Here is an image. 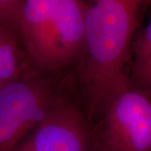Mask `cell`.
<instances>
[{
    "mask_svg": "<svg viewBox=\"0 0 151 151\" xmlns=\"http://www.w3.org/2000/svg\"><path fill=\"white\" fill-rule=\"evenodd\" d=\"M55 102L45 85L23 76L0 88V151H14Z\"/></svg>",
    "mask_w": 151,
    "mask_h": 151,
    "instance_id": "obj_3",
    "label": "cell"
},
{
    "mask_svg": "<svg viewBox=\"0 0 151 151\" xmlns=\"http://www.w3.org/2000/svg\"><path fill=\"white\" fill-rule=\"evenodd\" d=\"M94 151H151V99L145 92L129 88L105 112Z\"/></svg>",
    "mask_w": 151,
    "mask_h": 151,
    "instance_id": "obj_2",
    "label": "cell"
},
{
    "mask_svg": "<svg viewBox=\"0 0 151 151\" xmlns=\"http://www.w3.org/2000/svg\"><path fill=\"white\" fill-rule=\"evenodd\" d=\"M133 74L142 91H151V20L137 44Z\"/></svg>",
    "mask_w": 151,
    "mask_h": 151,
    "instance_id": "obj_8",
    "label": "cell"
},
{
    "mask_svg": "<svg viewBox=\"0 0 151 151\" xmlns=\"http://www.w3.org/2000/svg\"><path fill=\"white\" fill-rule=\"evenodd\" d=\"M17 30L0 18V83L4 86L22 76Z\"/></svg>",
    "mask_w": 151,
    "mask_h": 151,
    "instance_id": "obj_7",
    "label": "cell"
},
{
    "mask_svg": "<svg viewBox=\"0 0 151 151\" xmlns=\"http://www.w3.org/2000/svg\"><path fill=\"white\" fill-rule=\"evenodd\" d=\"M22 148L25 151H94L92 133L82 115L60 102L53 104Z\"/></svg>",
    "mask_w": 151,
    "mask_h": 151,
    "instance_id": "obj_4",
    "label": "cell"
},
{
    "mask_svg": "<svg viewBox=\"0 0 151 151\" xmlns=\"http://www.w3.org/2000/svg\"><path fill=\"white\" fill-rule=\"evenodd\" d=\"M92 3H96V2H100V1H103V0H91Z\"/></svg>",
    "mask_w": 151,
    "mask_h": 151,
    "instance_id": "obj_10",
    "label": "cell"
},
{
    "mask_svg": "<svg viewBox=\"0 0 151 151\" xmlns=\"http://www.w3.org/2000/svg\"><path fill=\"white\" fill-rule=\"evenodd\" d=\"M59 0H24L18 34L38 65L50 68V35Z\"/></svg>",
    "mask_w": 151,
    "mask_h": 151,
    "instance_id": "obj_6",
    "label": "cell"
},
{
    "mask_svg": "<svg viewBox=\"0 0 151 151\" xmlns=\"http://www.w3.org/2000/svg\"><path fill=\"white\" fill-rule=\"evenodd\" d=\"M86 8L85 0H59L50 35V68L65 65L81 54Z\"/></svg>",
    "mask_w": 151,
    "mask_h": 151,
    "instance_id": "obj_5",
    "label": "cell"
},
{
    "mask_svg": "<svg viewBox=\"0 0 151 151\" xmlns=\"http://www.w3.org/2000/svg\"><path fill=\"white\" fill-rule=\"evenodd\" d=\"M150 4H151V0H150Z\"/></svg>",
    "mask_w": 151,
    "mask_h": 151,
    "instance_id": "obj_12",
    "label": "cell"
},
{
    "mask_svg": "<svg viewBox=\"0 0 151 151\" xmlns=\"http://www.w3.org/2000/svg\"><path fill=\"white\" fill-rule=\"evenodd\" d=\"M23 2L24 0H0V18L16 30Z\"/></svg>",
    "mask_w": 151,
    "mask_h": 151,
    "instance_id": "obj_9",
    "label": "cell"
},
{
    "mask_svg": "<svg viewBox=\"0 0 151 151\" xmlns=\"http://www.w3.org/2000/svg\"><path fill=\"white\" fill-rule=\"evenodd\" d=\"M140 2L103 0L87 4L82 73L94 117L103 116L113 101L130 88L125 65Z\"/></svg>",
    "mask_w": 151,
    "mask_h": 151,
    "instance_id": "obj_1",
    "label": "cell"
},
{
    "mask_svg": "<svg viewBox=\"0 0 151 151\" xmlns=\"http://www.w3.org/2000/svg\"><path fill=\"white\" fill-rule=\"evenodd\" d=\"M19 151H25V150H24L23 148H21V149H20V150H19Z\"/></svg>",
    "mask_w": 151,
    "mask_h": 151,
    "instance_id": "obj_11",
    "label": "cell"
}]
</instances>
